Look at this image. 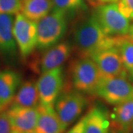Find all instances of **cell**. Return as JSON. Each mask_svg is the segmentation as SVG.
<instances>
[{
  "instance_id": "obj_1",
  "label": "cell",
  "mask_w": 133,
  "mask_h": 133,
  "mask_svg": "<svg viewBox=\"0 0 133 133\" xmlns=\"http://www.w3.org/2000/svg\"><path fill=\"white\" fill-rule=\"evenodd\" d=\"M118 37L107 35L93 14L77 24L73 33L75 44L81 58H91L101 51L116 48Z\"/></svg>"
},
{
  "instance_id": "obj_2",
  "label": "cell",
  "mask_w": 133,
  "mask_h": 133,
  "mask_svg": "<svg viewBox=\"0 0 133 133\" xmlns=\"http://www.w3.org/2000/svg\"><path fill=\"white\" fill-rule=\"evenodd\" d=\"M67 28V15L62 10L52 11L37 22V44L39 50H48L59 42Z\"/></svg>"
},
{
  "instance_id": "obj_3",
  "label": "cell",
  "mask_w": 133,
  "mask_h": 133,
  "mask_svg": "<svg viewBox=\"0 0 133 133\" xmlns=\"http://www.w3.org/2000/svg\"><path fill=\"white\" fill-rule=\"evenodd\" d=\"M92 14L107 35L121 36L129 33V19L120 11L117 3L98 5Z\"/></svg>"
},
{
  "instance_id": "obj_4",
  "label": "cell",
  "mask_w": 133,
  "mask_h": 133,
  "mask_svg": "<svg viewBox=\"0 0 133 133\" xmlns=\"http://www.w3.org/2000/svg\"><path fill=\"white\" fill-rule=\"evenodd\" d=\"M71 77L72 85L76 90L93 94L102 75L91 58H81L72 64Z\"/></svg>"
},
{
  "instance_id": "obj_5",
  "label": "cell",
  "mask_w": 133,
  "mask_h": 133,
  "mask_svg": "<svg viewBox=\"0 0 133 133\" xmlns=\"http://www.w3.org/2000/svg\"><path fill=\"white\" fill-rule=\"evenodd\" d=\"M93 94L109 104L118 105L133 99V85L126 77H102Z\"/></svg>"
},
{
  "instance_id": "obj_6",
  "label": "cell",
  "mask_w": 133,
  "mask_h": 133,
  "mask_svg": "<svg viewBox=\"0 0 133 133\" xmlns=\"http://www.w3.org/2000/svg\"><path fill=\"white\" fill-rule=\"evenodd\" d=\"M87 99L78 91H71L59 95L55 103V109L66 129L83 112Z\"/></svg>"
},
{
  "instance_id": "obj_7",
  "label": "cell",
  "mask_w": 133,
  "mask_h": 133,
  "mask_svg": "<svg viewBox=\"0 0 133 133\" xmlns=\"http://www.w3.org/2000/svg\"><path fill=\"white\" fill-rule=\"evenodd\" d=\"M64 72L62 66L42 73L36 81L39 101L44 106L54 107L64 88Z\"/></svg>"
},
{
  "instance_id": "obj_8",
  "label": "cell",
  "mask_w": 133,
  "mask_h": 133,
  "mask_svg": "<svg viewBox=\"0 0 133 133\" xmlns=\"http://www.w3.org/2000/svg\"><path fill=\"white\" fill-rule=\"evenodd\" d=\"M14 35L21 56H29L37 44V22L26 18L21 13L16 15Z\"/></svg>"
},
{
  "instance_id": "obj_9",
  "label": "cell",
  "mask_w": 133,
  "mask_h": 133,
  "mask_svg": "<svg viewBox=\"0 0 133 133\" xmlns=\"http://www.w3.org/2000/svg\"><path fill=\"white\" fill-rule=\"evenodd\" d=\"M91 58L95 62L102 77H127L128 72L116 48H112L93 55Z\"/></svg>"
},
{
  "instance_id": "obj_10",
  "label": "cell",
  "mask_w": 133,
  "mask_h": 133,
  "mask_svg": "<svg viewBox=\"0 0 133 133\" xmlns=\"http://www.w3.org/2000/svg\"><path fill=\"white\" fill-rule=\"evenodd\" d=\"M71 54V47L66 42H62L48 49L33 65L34 70L45 72L59 67L66 62Z\"/></svg>"
},
{
  "instance_id": "obj_11",
  "label": "cell",
  "mask_w": 133,
  "mask_h": 133,
  "mask_svg": "<svg viewBox=\"0 0 133 133\" xmlns=\"http://www.w3.org/2000/svg\"><path fill=\"white\" fill-rule=\"evenodd\" d=\"M6 111L12 125L13 132L24 133L35 130L38 115L37 107H9Z\"/></svg>"
},
{
  "instance_id": "obj_12",
  "label": "cell",
  "mask_w": 133,
  "mask_h": 133,
  "mask_svg": "<svg viewBox=\"0 0 133 133\" xmlns=\"http://www.w3.org/2000/svg\"><path fill=\"white\" fill-rule=\"evenodd\" d=\"M38 120L35 128L36 133H64L65 131L63 127L61 120L59 118L54 107L37 106Z\"/></svg>"
},
{
  "instance_id": "obj_13",
  "label": "cell",
  "mask_w": 133,
  "mask_h": 133,
  "mask_svg": "<svg viewBox=\"0 0 133 133\" xmlns=\"http://www.w3.org/2000/svg\"><path fill=\"white\" fill-rule=\"evenodd\" d=\"M14 15L0 14V52L14 57L16 54L17 44L14 35Z\"/></svg>"
},
{
  "instance_id": "obj_14",
  "label": "cell",
  "mask_w": 133,
  "mask_h": 133,
  "mask_svg": "<svg viewBox=\"0 0 133 133\" xmlns=\"http://www.w3.org/2000/svg\"><path fill=\"white\" fill-rule=\"evenodd\" d=\"M21 76L11 70L0 71V104H10L21 84Z\"/></svg>"
},
{
  "instance_id": "obj_15",
  "label": "cell",
  "mask_w": 133,
  "mask_h": 133,
  "mask_svg": "<svg viewBox=\"0 0 133 133\" xmlns=\"http://www.w3.org/2000/svg\"><path fill=\"white\" fill-rule=\"evenodd\" d=\"M39 103L36 81H26L21 84L17 92L10 103L9 107L33 108L37 107Z\"/></svg>"
},
{
  "instance_id": "obj_16",
  "label": "cell",
  "mask_w": 133,
  "mask_h": 133,
  "mask_svg": "<svg viewBox=\"0 0 133 133\" xmlns=\"http://www.w3.org/2000/svg\"><path fill=\"white\" fill-rule=\"evenodd\" d=\"M84 133H107L109 120L107 111L100 107L93 106L86 115Z\"/></svg>"
},
{
  "instance_id": "obj_17",
  "label": "cell",
  "mask_w": 133,
  "mask_h": 133,
  "mask_svg": "<svg viewBox=\"0 0 133 133\" xmlns=\"http://www.w3.org/2000/svg\"><path fill=\"white\" fill-rule=\"evenodd\" d=\"M53 9L51 0H22L21 14L26 18L38 22Z\"/></svg>"
},
{
  "instance_id": "obj_18",
  "label": "cell",
  "mask_w": 133,
  "mask_h": 133,
  "mask_svg": "<svg viewBox=\"0 0 133 133\" xmlns=\"http://www.w3.org/2000/svg\"><path fill=\"white\" fill-rule=\"evenodd\" d=\"M110 118L112 127L130 132L133 121V99L115 105Z\"/></svg>"
},
{
  "instance_id": "obj_19",
  "label": "cell",
  "mask_w": 133,
  "mask_h": 133,
  "mask_svg": "<svg viewBox=\"0 0 133 133\" xmlns=\"http://www.w3.org/2000/svg\"><path fill=\"white\" fill-rule=\"evenodd\" d=\"M119 54L127 70L131 76L133 74V38L129 35L118 37L116 45Z\"/></svg>"
},
{
  "instance_id": "obj_20",
  "label": "cell",
  "mask_w": 133,
  "mask_h": 133,
  "mask_svg": "<svg viewBox=\"0 0 133 133\" xmlns=\"http://www.w3.org/2000/svg\"><path fill=\"white\" fill-rule=\"evenodd\" d=\"M53 9L64 12L67 16L87 10V7L84 0H51Z\"/></svg>"
},
{
  "instance_id": "obj_21",
  "label": "cell",
  "mask_w": 133,
  "mask_h": 133,
  "mask_svg": "<svg viewBox=\"0 0 133 133\" xmlns=\"http://www.w3.org/2000/svg\"><path fill=\"white\" fill-rule=\"evenodd\" d=\"M22 0H0V14L16 15L21 12Z\"/></svg>"
},
{
  "instance_id": "obj_22",
  "label": "cell",
  "mask_w": 133,
  "mask_h": 133,
  "mask_svg": "<svg viewBox=\"0 0 133 133\" xmlns=\"http://www.w3.org/2000/svg\"><path fill=\"white\" fill-rule=\"evenodd\" d=\"M120 11L127 18L133 21V0H119Z\"/></svg>"
},
{
  "instance_id": "obj_23",
  "label": "cell",
  "mask_w": 133,
  "mask_h": 133,
  "mask_svg": "<svg viewBox=\"0 0 133 133\" xmlns=\"http://www.w3.org/2000/svg\"><path fill=\"white\" fill-rule=\"evenodd\" d=\"M0 133H13L12 125L7 111L0 112Z\"/></svg>"
},
{
  "instance_id": "obj_24",
  "label": "cell",
  "mask_w": 133,
  "mask_h": 133,
  "mask_svg": "<svg viewBox=\"0 0 133 133\" xmlns=\"http://www.w3.org/2000/svg\"><path fill=\"white\" fill-rule=\"evenodd\" d=\"M86 116H84L76 123L66 133H84Z\"/></svg>"
},
{
  "instance_id": "obj_25",
  "label": "cell",
  "mask_w": 133,
  "mask_h": 133,
  "mask_svg": "<svg viewBox=\"0 0 133 133\" xmlns=\"http://www.w3.org/2000/svg\"><path fill=\"white\" fill-rule=\"evenodd\" d=\"M110 133H130V132L124 130L122 129L117 128V127H111V130H110Z\"/></svg>"
},
{
  "instance_id": "obj_26",
  "label": "cell",
  "mask_w": 133,
  "mask_h": 133,
  "mask_svg": "<svg viewBox=\"0 0 133 133\" xmlns=\"http://www.w3.org/2000/svg\"><path fill=\"white\" fill-rule=\"evenodd\" d=\"M119 0H97L98 5H103V4H108V3H116Z\"/></svg>"
},
{
  "instance_id": "obj_27",
  "label": "cell",
  "mask_w": 133,
  "mask_h": 133,
  "mask_svg": "<svg viewBox=\"0 0 133 133\" xmlns=\"http://www.w3.org/2000/svg\"><path fill=\"white\" fill-rule=\"evenodd\" d=\"M129 36H131L133 38V24L132 25H131V27H130V30H129Z\"/></svg>"
},
{
  "instance_id": "obj_28",
  "label": "cell",
  "mask_w": 133,
  "mask_h": 133,
  "mask_svg": "<svg viewBox=\"0 0 133 133\" xmlns=\"http://www.w3.org/2000/svg\"><path fill=\"white\" fill-rule=\"evenodd\" d=\"M24 133H36V132L33 130V131H30V132H24Z\"/></svg>"
},
{
  "instance_id": "obj_29",
  "label": "cell",
  "mask_w": 133,
  "mask_h": 133,
  "mask_svg": "<svg viewBox=\"0 0 133 133\" xmlns=\"http://www.w3.org/2000/svg\"><path fill=\"white\" fill-rule=\"evenodd\" d=\"M89 1H90V2H94V3H95V2H97V0H89Z\"/></svg>"
},
{
  "instance_id": "obj_30",
  "label": "cell",
  "mask_w": 133,
  "mask_h": 133,
  "mask_svg": "<svg viewBox=\"0 0 133 133\" xmlns=\"http://www.w3.org/2000/svg\"><path fill=\"white\" fill-rule=\"evenodd\" d=\"M131 130L133 132V121H132V126H131Z\"/></svg>"
},
{
  "instance_id": "obj_31",
  "label": "cell",
  "mask_w": 133,
  "mask_h": 133,
  "mask_svg": "<svg viewBox=\"0 0 133 133\" xmlns=\"http://www.w3.org/2000/svg\"><path fill=\"white\" fill-rule=\"evenodd\" d=\"M2 108H3V107H2V105L0 104V111H1V110H2Z\"/></svg>"
},
{
  "instance_id": "obj_32",
  "label": "cell",
  "mask_w": 133,
  "mask_h": 133,
  "mask_svg": "<svg viewBox=\"0 0 133 133\" xmlns=\"http://www.w3.org/2000/svg\"><path fill=\"white\" fill-rule=\"evenodd\" d=\"M107 133H109V132H107Z\"/></svg>"
},
{
  "instance_id": "obj_33",
  "label": "cell",
  "mask_w": 133,
  "mask_h": 133,
  "mask_svg": "<svg viewBox=\"0 0 133 133\" xmlns=\"http://www.w3.org/2000/svg\"><path fill=\"white\" fill-rule=\"evenodd\" d=\"M132 77H133V74H132Z\"/></svg>"
},
{
  "instance_id": "obj_34",
  "label": "cell",
  "mask_w": 133,
  "mask_h": 133,
  "mask_svg": "<svg viewBox=\"0 0 133 133\" xmlns=\"http://www.w3.org/2000/svg\"><path fill=\"white\" fill-rule=\"evenodd\" d=\"M13 133H14V132H13Z\"/></svg>"
}]
</instances>
